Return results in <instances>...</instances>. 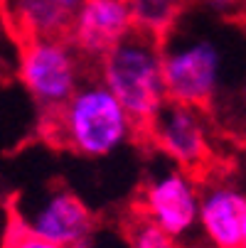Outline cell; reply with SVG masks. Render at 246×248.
<instances>
[{"label":"cell","instance_id":"9a60e30c","mask_svg":"<svg viewBox=\"0 0 246 248\" xmlns=\"http://www.w3.org/2000/svg\"><path fill=\"white\" fill-rule=\"evenodd\" d=\"M241 248H246V219H244V236H241Z\"/></svg>","mask_w":246,"mask_h":248},{"label":"cell","instance_id":"7a4b0ae2","mask_svg":"<svg viewBox=\"0 0 246 248\" xmlns=\"http://www.w3.org/2000/svg\"><path fill=\"white\" fill-rule=\"evenodd\" d=\"M54 143L86 160L111 157L140 135L138 123L96 74L64 103V108L42 123Z\"/></svg>","mask_w":246,"mask_h":248},{"label":"cell","instance_id":"5bb4252c","mask_svg":"<svg viewBox=\"0 0 246 248\" xmlns=\"http://www.w3.org/2000/svg\"><path fill=\"white\" fill-rule=\"evenodd\" d=\"M204 13L214 15L219 20H234L246 13V0H197Z\"/></svg>","mask_w":246,"mask_h":248},{"label":"cell","instance_id":"ba28073f","mask_svg":"<svg viewBox=\"0 0 246 248\" xmlns=\"http://www.w3.org/2000/svg\"><path fill=\"white\" fill-rule=\"evenodd\" d=\"M133 32L135 22L128 0H84L66 40L89 64L96 66V62H101Z\"/></svg>","mask_w":246,"mask_h":248},{"label":"cell","instance_id":"9c48e42d","mask_svg":"<svg viewBox=\"0 0 246 248\" xmlns=\"http://www.w3.org/2000/svg\"><path fill=\"white\" fill-rule=\"evenodd\" d=\"M246 192L224 177L202 182L199 231L212 248H241Z\"/></svg>","mask_w":246,"mask_h":248},{"label":"cell","instance_id":"8fae6325","mask_svg":"<svg viewBox=\"0 0 246 248\" xmlns=\"http://www.w3.org/2000/svg\"><path fill=\"white\" fill-rule=\"evenodd\" d=\"M138 32L163 40L187 13V0H128Z\"/></svg>","mask_w":246,"mask_h":248},{"label":"cell","instance_id":"277c9868","mask_svg":"<svg viewBox=\"0 0 246 248\" xmlns=\"http://www.w3.org/2000/svg\"><path fill=\"white\" fill-rule=\"evenodd\" d=\"M89 64L66 37L17 40L15 79L40 111L42 123L57 116L91 77Z\"/></svg>","mask_w":246,"mask_h":248},{"label":"cell","instance_id":"6da1fadb","mask_svg":"<svg viewBox=\"0 0 246 248\" xmlns=\"http://www.w3.org/2000/svg\"><path fill=\"white\" fill-rule=\"evenodd\" d=\"M222 20L212 22L185 17L163 37V59L170 101L209 108L224 91L231 62V40L222 30Z\"/></svg>","mask_w":246,"mask_h":248},{"label":"cell","instance_id":"5b68a950","mask_svg":"<svg viewBox=\"0 0 246 248\" xmlns=\"http://www.w3.org/2000/svg\"><path fill=\"white\" fill-rule=\"evenodd\" d=\"M13 219L30 231L62 248H91L96 233L94 211L66 187H52L10 209Z\"/></svg>","mask_w":246,"mask_h":248},{"label":"cell","instance_id":"30bf717a","mask_svg":"<svg viewBox=\"0 0 246 248\" xmlns=\"http://www.w3.org/2000/svg\"><path fill=\"white\" fill-rule=\"evenodd\" d=\"M84 0H3L8 32L15 40L69 37Z\"/></svg>","mask_w":246,"mask_h":248},{"label":"cell","instance_id":"4fadbf2b","mask_svg":"<svg viewBox=\"0 0 246 248\" xmlns=\"http://www.w3.org/2000/svg\"><path fill=\"white\" fill-rule=\"evenodd\" d=\"M3 248H62L52 241H45L40 236H32L30 231H25L15 219L10 221L8 231H5V241H3Z\"/></svg>","mask_w":246,"mask_h":248},{"label":"cell","instance_id":"e0dca14e","mask_svg":"<svg viewBox=\"0 0 246 248\" xmlns=\"http://www.w3.org/2000/svg\"><path fill=\"white\" fill-rule=\"evenodd\" d=\"M244 177H246V157H244Z\"/></svg>","mask_w":246,"mask_h":248},{"label":"cell","instance_id":"8992f818","mask_svg":"<svg viewBox=\"0 0 246 248\" xmlns=\"http://www.w3.org/2000/svg\"><path fill=\"white\" fill-rule=\"evenodd\" d=\"M199 209L202 185L197 174L170 160L150 172L146 185L140 187L138 211L175 238H187L199 229Z\"/></svg>","mask_w":246,"mask_h":248},{"label":"cell","instance_id":"3957f363","mask_svg":"<svg viewBox=\"0 0 246 248\" xmlns=\"http://www.w3.org/2000/svg\"><path fill=\"white\" fill-rule=\"evenodd\" d=\"M96 77L126 106L140 133H146L170 103L163 40L153 34L135 30L128 40L96 62Z\"/></svg>","mask_w":246,"mask_h":248},{"label":"cell","instance_id":"7c38bea8","mask_svg":"<svg viewBox=\"0 0 246 248\" xmlns=\"http://www.w3.org/2000/svg\"><path fill=\"white\" fill-rule=\"evenodd\" d=\"M126 236L131 248H182V238H175L172 233L153 224L148 217H143L140 211L131 219Z\"/></svg>","mask_w":246,"mask_h":248},{"label":"cell","instance_id":"2e32d148","mask_svg":"<svg viewBox=\"0 0 246 248\" xmlns=\"http://www.w3.org/2000/svg\"><path fill=\"white\" fill-rule=\"evenodd\" d=\"M241 153H244V157H246V138H244V148H241Z\"/></svg>","mask_w":246,"mask_h":248},{"label":"cell","instance_id":"52a82bcc","mask_svg":"<svg viewBox=\"0 0 246 248\" xmlns=\"http://www.w3.org/2000/svg\"><path fill=\"white\" fill-rule=\"evenodd\" d=\"M146 135L165 160L192 174H199L212 165V128L207 111L199 106L170 101Z\"/></svg>","mask_w":246,"mask_h":248}]
</instances>
